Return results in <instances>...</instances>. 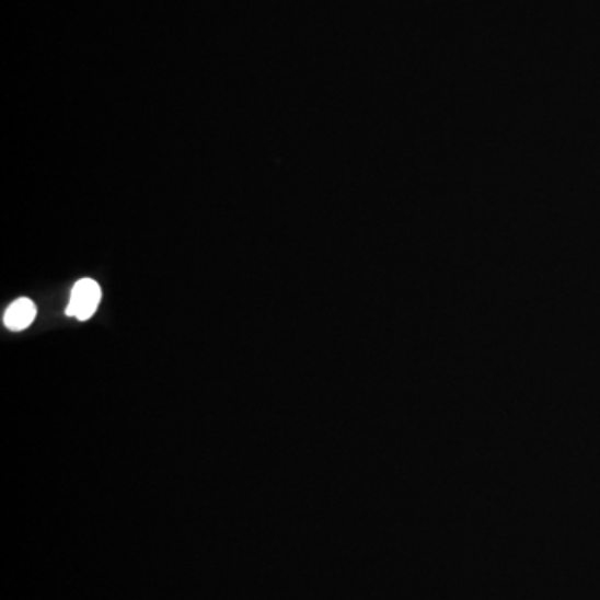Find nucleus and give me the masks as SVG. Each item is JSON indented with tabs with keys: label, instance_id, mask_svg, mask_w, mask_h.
<instances>
[{
	"label": "nucleus",
	"instance_id": "1",
	"mask_svg": "<svg viewBox=\"0 0 600 600\" xmlns=\"http://www.w3.org/2000/svg\"><path fill=\"white\" fill-rule=\"evenodd\" d=\"M102 299L101 286L92 279H81L70 292L66 314L78 321H89L97 311Z\"/></svg>",
	"mask_w": 600,
	"mask_h": 600
},
{
	"label": "nucleus",
	"instance_id": "2",
	"mask_svg": "<svg viewBox=\"0 0 600 600\" xmlns=\"http://www.w3.org/2000/svg\"><path fill=\"white\" fill-rule=\"evenodd\" d=\"M37 308L31 299H18L9 305L4 314V325L11 331H25L34 322Z\"/></svg>",
	"mask_w": 600,
	"mask_h": 600
}]
</instances>
